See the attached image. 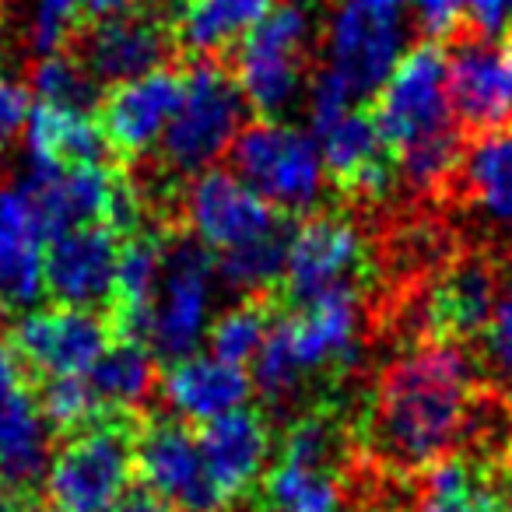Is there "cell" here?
Instances as JSON below:
<instances>
[{"mask_svg":"<svg viewBox=\"0 0 512 512\" xmlns=\"http://www.w3.org/2000/svg\"><path fill=\"white\" fill-rule=\"evenodd\" d=\"M232 169L281 214L313 211L323 197L327 165L309 134L285 123L260 120L246 127L228 148Z\"/></svg>","mask_w":512,"mask_h":512,"instance_id":"8992f818","label":"cell"},{"mask_svg":"<svg viewBox=\"0 0 512 512\" xmlns=\"http://www.w3.org/2000/svg\"><path fill=\"white\" fill-rule=\"evenodd\" d=\"M39 411H43L46 425L57 428V432L71 435L78 428L92 425L99 414H106L109 407L99 404L88 376H57V379H43L39 383Z\"/></svg>","mask_w":512,"mask_h":512,"instance_id":"836d02e7","label":"cell"},{"mask_svg":"<svg viewBox=\"0 0 512 512\" xmlns=\"http://www.w3.org/2000/svg\"><path fill=\"white\" fill-rule=\"evenodd\" d=\"M22 386H29L22 358L15 355V348H11L8 337H0V393L22 390Z\"/></svg>","mask_w":512,"mask_h":512,"instance_id":"b9f144b4","label":"cell"},{"mask_svg":"<svg viewBox=\"0 0 512 512\" xmlns=\"http://www.w3.org/2000/svg\"><path fill=\"white\" fill-rule=\"evenodd\" d=\"M102 141L99 123L92 113H74L50 102H39L29 113V162L32 165H81V162H102Z\"/></svg>","mask_w":512,"mask_h":512,"instance_id":"4316f807","label":"cell"},{"mask_svg":"<svg viewBox=\"0 0 512 512\" xmlns=\"http://www.w3.org/2000/svg\"><path fill=\"white\" fill-rule=\"evenodd\" d=\"M271 4L274 0H179L172 32L186 53L214 57L239 43L271 11Z\"/></svg>","mask_w":512,"mask_h":512,"instance_id":"484cf974","label":"cell"},{"mask_svg":"<svg viewBox=\"0 0 512 512\" xmlns=\"http://www.w3.org/2000/svg\"><path fill=\"white\" fill-rule=\"evenodd\" d=\"M505 4H509V22H512V0H505ZM505 29H509V25H505Z\"/></svg>","mask_w":512,"mask_h":512,"instance_id":"7dc6e473","label":"cell"},{"mask_svg":"<svg viewBox=\"0 0 512 512\" xmlns=\"http://www.w3.org/2000/svg\"><path fill=\"white\" fill-rule=\"evenodd\" d=\"M278 323V299L274 295H249L235 309H228L211 327V355L228 365H246L260 355L267 334Z\"/></svg>","mask_w":512,"mask_h":512,"instance_id":"f546056e","label":"cell"},{"mask_svg":"<svg viewBox=\"0 0 512 512\" xmlns=\"http://www.w3.org/2000/svg\"><path fill=\"white\" fill-rule=\"evenodd\" d=\"M358 362V292H330L281 316L253 358V386L260 397L281 404L299 393L316 372H348Z\"/></svg>","mask_w":512,"mask_h":512,"instance_id":"7a4b0ae2","label":"cell"},{"mask_svg":"<svg viewBox=\"0 0 512 512\" xmlns=\"http://www.w3.org/2000/svg\"><path fill=\"white\" fill-rule=\"evenodd\" d=\"M95 397L109 411H134L155 390V355L148 344L116 337L88 372Z\"/></svg>","mask_w":512,"mask_h":512,"instance_id":"83f0119b","label":"cell"},{"mask_svg":"<svg viewBox=\"0 0 512 512\" xmlns=\"http://www.w3.org/2000/svg\"><path fill=\"white\" fill-rule=\"evenodd\" d=\"M29 113V88L18 85V81L0 78V158L11 148L18 130L29 123Z\"/></svg>","mask_w":512,"mask_h":512,"instance_id":"74e56055","label":"cell"},{"mask_svg":"<svg viewBox=\"0 0 512 512\" xmlns=\"http://www.w3.org/2000/svg\"><path fill=\"white\" fill-rule=\"evenodd\" d=\"M344 446H348V428L337 418L334 407L320 404L309 407L288 425L285 439H281V460L334 474L337 463L344 460Z\"/></svg>","mask_w":512,"mask_h":512,"instance_id":"4dcf8cb0","label":"cell"},{"mask_svg":"<svg viewBox=\"0 0 512 512\" xmlns=\"http://www.w3.org/2000/svg\"><path fill=\"white\" fill-rule=\"evenodd\" d=\"M109 512H172V505L158 491H151L148 484H130Z\"/></svg>","mask_w":512,"mask_h":512,"instance_id":"60d3db41","label":"cell"},{"mask_svg":"<svg viewBox=\"0 0 512 512\" xmlns=\"http://www.w3.org/2000/svg\"><path fill=\"white\" fill-rule=\"evenodd\" d=\"M32 92L39 102H50L60 109H74V113H95L102 102L99 81L81 67L78 57L67 53H46L32 71Z\"/></svg>","mask_w":512,"mask_h":512,"instance_id":"d6a6232c","label":"cell"},{"mask_svg":"<svg viewBox=\"0 0 512 512\" xmlns=\"http://www.w3.org/2000/svg\"><path fill=\"white\" fill-rule=\"evenodd\" d=\"M46 456H50L46 418L29 386L0 393V481L32 491V484L46 470Z\"/></svg>","mask_w":512,"mask_h":512,"instance_id":"d4e9b609","label":"cell"},{"mask_svg":"<svg viewBox=\"0 0 512 512\" xmlns=\"http://www.w3.org/2000/svg\"><path fill=\"white\" fill-rule=\"evenodd\" d=\"M253 379L242 372V365H228L214 355H190L183 362H172L162 379V397L179 418L211 421L246 404Z\"/></svg>","mask_w":512,"mask_h":512,"instance_id":"cb8c5ba5","label":"cell"},{"mask_svg":"<svg viewBox=\"0 0 512 512\" xmlns=\"http://www.w3.org/2000/svg\"><path fill=\"white\" fill-rule=\"evenodd\" d=\"M309 43V8L299 0L271 4L260 22L235 43V81L256 113L288 109L302 85V50Z\"/></svg>","mask_w":512,"mask_h":512,"instance_id":"ba28073f","label":"cell"},{"mask_svg":"<svg viewBox=\"0 0 512 512\" xmlns=\"http://www.w3.org/2000/svg\"><path fill=\"white\" fill-rule=\"evenodd\" d=\"M134 411H106L67 435L53 456L46 491L60 512H109L134 474Z\"/></svg>","mask_w":512,"mask_h":512,"instance_id":"3957f363","label":"cell"},{"mask_svg":"<svg viewBox=\"0 0 512 512\" xmlns=\"http://www.w3.org/2000/svg\"><path fill=\"white\" fill-rule=\"evenodd\" d=\"M292 225H281L278 232L264 235V239L246 242L239 249L221 253L218 271L235 292L249 295H278L281 281H285L288 264V242H292Z\"/></svg>","mask_w":512,"mask_h":512,"instance_id":"f1b7e54d","label":"cell"},{"mask_svg":"<svg viewBox=\"0 0 512 512\" xmlns=\"http://www.w3.org/2000/svg\"><path fill=\"white\" fill-rule=\"evenodd\" d=\"M0 512H39L32 491L25 488H11V484L0 481Z\"/></svg>","mask_w":512,"mask_h":512,"instance_id":"ee69618b","label":"cell"},{"mask_svg":"<svg viewBox=\"0 0 512 512\" xmlns=\"http://www.w3.org/2000/svg\"><path fill=\"white\" fill-rule=\"evenodd\" d=\"M8 341L22 358L29 383H43L57 376H88L116 334L109 316H99V309L60 306L22 316Z\"/></svg>","mask_w":512,"mask_h":512,"instance_id":"30bf717a","label":"cell"},{"mask_svg":"<svg viewBox=\"0 0 512 512\" xmlns=\"http://www.w3.org/2000/svg\"><path fill=\"white\" fill-rule=\"evenodd\" d=\"M214 274V249L190 228L165 232L162 285L151 306L148 348L162 362H183L207 327V288Z\"/></svg>","mask_w":512,"mask_h":512,"instance_id":"52a82bcc","label":"cell"},{"mask_svg":"<svg viewBox=\"0 0 512 512\" xmlns=\"http://www.w3.org/2000/svg\"><path fill=\"white\" fill-rule=\"evenodd\" d=\"M449 102L470 134H484L512 123V74L505 46L481 36L460 39L449 53Z\"/></svg>","mask_w":512,"mask_h":512,"instance_id":"ffe728a7","label":"cell"},{"mask_svg":"<svg viewBox=\"0 0 512 512\" xmlns=\"http://www.w3.org/2000/svg\"><path fill=\"white\" fill-rule=\"evenodd\" d=\"M46 292V239L22 186H0V316Z\"/></svg>","mask_w":512,"mask_h":512,"instance_id":"7402d4cb","label":"cell"},{"mask_svg":"<svg viewBox=\"0 0 512 512\" xmlns=\"http://www.w3.org/2000/svg\"><path fill=\"white\" fill-rule=\"evenodd\" d=\"M246 95L235 74L211 57H200L183 74V99L162 134V162L176 176H197L211 169L242 134Z\"/></svg>","mask_w":512,"mask_h":512,"instance_id":"277c9868","label":"cell"},{"mask_svg":"<svg viewBox=\"0 0 512 512\" xmlns=\"http://www.w3.org/2000/svg\"><path fill=\"white\" fill-rule=\"evenodd\" d=\"M351 99H355V95H351L348 81L327 67V71L316 78L313 95H309V116H313L316 137H320L323 130H330L337 120H344V116L351 113Z\"/></svg>","mask_w":512,"mask_h":512,"instance_id":"8d00e7d4","label":"cell"},{"mask_svg":"<svg viewBox=\"0 0 512 512\" xmlns=\"http://www.w3.org/2000/svg\"><path fill=\"white\" fill-rule=\"evenodd\" d=\"M477 341H481V369L491 390L512 404V285L502 292L495 316Z\"/></svg>","mask_w":512,"mask_h":512,"instance_id":"e575fe53","label":"cell"},{"mask_svg":"<svg viewBox=\"0 0 512 512\" xmlns=\"http://www.w3.org/2000/svg\"><path fill=\"white\" fill-rule=\"evenodd\" d=\"M179 99H183V74L169 67L109 85L95 109V123H99L106 148L120 158H141L165 134L179 109Z\"/></svg>","mask_w":512,"mask_h":512,"instance_id":"2e32d148","label":"cell"},{"mask_svg":"<svg viewBox=\"0 0 512 512\" xmlns=\"http://www.w3.org/2000/svg\"><path fill=\"white\" fill-rule=\"evenodd\" d=\"M369 246L362 232L341 214H309L288 242L281 295L292 306H309L330 292H358L369 278Z\"/></svg>","mask_w":512,"mask_h":512,"instance_id":"9c48e42d","label":"cell"},{"mask_svg":"<svg viewBox=\"0 0 512 512\" xmlns=\"http://www.w3.org/2000/svg\"><path fill=\"white\" fill-rule=\"evenodd\" d=\"M260 502L285 512H341L344 491L334 474L278 460L271 474L260 477Z\"/></svg>","mask_w":512,"mask_h":512,"instance_id":"1f68e13d","label":"cell"},{"mask_svg":"<svg viewBox=\"0 0 512 512\" xmlns=\"http://www.w3.org/2000/svg\"><path fill=\"white\" fill-rule=\"evenodd\" d=\"M512 463L449 453L428 463L414 488V512H509Z\"/></svg>","mask_w":512,"mask_h":512,"instance_id":"d6986e66","label":"cell"},{"mask_svg":"<svg viewBox=\"0 0 512 512\" xmlns=\"http://www.w3.org/2000/svg\"><path fill=\"white\" fill-rule=\"evenodd\" d=\"M421 11V25H425L428 39H442L460 32V0H414Z\"/></svg>","mask_w":512,"mask_h":512,"instance_id":"ab89813d","label":"cell"},{"mask_svg":"<svg viewBox=\"0 0 512 512\" xmlns=\"http://www.w3.org/2000/svg\"><path fill=\"white\" fill-rule=\"evenodd\" d=\"M505 292L502 260L491 253H463L439 267L425 299V341L467 344L484 334Z\"/></svg>","mask_w":512,"mask_h":512,"instance_id":"7c38bea8","label":"cell"},{"mask_svg":"<svg viewBox=\"0 0 512 512\" xmlns=\"http://www.w3.org/2000/svg\"><path fill=\"white\" fill-rule=\"evenodd\" d=\"M253 512H285V509H278V505H267V502H256Z\"/></svg>","mask_w":512,"mask_h":512,"instance_id":"f6af8a7d","label":"cell"},{"mask_svg":"<svg viewBox=\"0 0 512 512\" xmlns=\"http://www.w3.org/2000/svg\"><path fill=\"white\" fill-rule=\"evenodd\" d=\"M386 148L397 151L432 137L453 134L456 113L449 102V53L442 39H425L400 57L369 109Z\"/></svg>","mask_w":512,"mask_h":512,"instance_id":"5b68a950","label":"cell"},{"mask_svg":"<svg viewBox=\"0 0 512 512\" xmlns=\"http://www.w3.org/2000/svg\"><path fill=\"white\" fill-rule=\"evenodd\" d=\"M137 4H141V0H81V29H88V25L102 22V18L123 15V11L137 8Z\"/></svg>","mask_w":512,"mask_h":512,"instance_id":"7bdbcfd3","label":"cell"},{"mask_svg":"<svg viewBox=\"0 0 512 512\" xmlns=\"http://www.w3.org/2000/svg\"><path fill=\"white\" fill-rule=\"evenodd\" d=\"M120 232L109 225H81L46 246V292L60 306H109L120 260Z\"/></svg>","mask_w":512,"mask_h":512,"instance_id":"ac0fdd59","label":"cell"},{"mask_svg":"<svg viewBox=\"0 0 512 512\" xmlns=\"http://www.w3.org/2000/svg\"><path fill=\"white\" fill-rule=\"evenodd\" d=\"M505 64H509V74H512V46L505 43Z\"/></svg>","mask_w":512,"mask_h":512,"instance_id":"bcb514c9","label":"cell"},{"mask_svg":"<svg viewBox=\"0 0 512 512\" xmlns=\"http://www.w3.org/2000/svg\"><path fill=\"white\" fill-rule=\"evenodd\" d=\"M197 442L207 474L218 484L225 502L246 495L256 477L264 474V463L271 456V428L264 414L249 407H235V411L204 421Z\"/></svg>","mask_w":512,"mask_h":512,"instance_id":"44dd1931","label":"cell"},{"mask_svg":"<svg viewBox=\"0 0 512 512\" xmlns=\"http://www.w3.org/2000/svg\"><path fill=\"white\" fill-rule=\"evenodd\" d=\"M134 470L179 512H221L228 505L207 474L197 435L172 418L144 421L137 428Z\"/></svg>","mask_w":512,"mask_h":512,"instance_id":"8fae6325","label":"cell"},{"mask_svg":"<svg viewBox=\"0 0 512 512\" xmlns=\"http://www.w3.org/2000/svg\"><path fill=\"white\" fill-rule=\"evenodd\" d=\"M463 211L488 232L498 253L512 260V123L474 134L463 144L453 179Z\"/></svg>","mask_w":512,"mask_h":512,"instance_id":"e0dca14e","label":"cell"},{"mask_svg":"<svg viewBox=\"0 0 512 512\" xmlns=\"http://www.w3.org/2000/svg\"><path fill=\"white\" fill-rule=\"evenodd\" d=\"M460 11L470 25V36L495 39L509 25V4L505 0H460Z\"/></svg>","mask_w":512,"mask_h":512,"instance_id":"f35d334b","label":"cell"},{"mask_svg":"<svg viewBox=\"0 0 512 512\" xmlns=\"http://www.w3.org/2000/svg\"><path fill=\"white\" fill-rule=\"evenodd\" d=\"M186 218H190V232L218 253L239 249L288 225L285 214L267 204L253 186L242 183L235 172L221 169L197 172L186 193Z\"/></svg>","mask_w":512,"mask_h":512,"instance_id":"9a60e30c","label":"cell"},{"mask_svg":"<svg viewBox=\"0 0 512 512\" xmlns=\"http://www.w3.org/2000/svg\"><path fill=\"white\" fill-rule=\"evenodd\" d=\"M320 155L337 190L358 200H383L397 179L393 151L383 144L369 113H348L320 134Z\"/></svg>","mask_w":512,"mask_h":512,"instance_id":"603a6c76","label":"cell"},{"mask_svg":"<svg viewBox=\"0 0 512 512\" xmlns=\"http://www.w3.org/2000/svg\"><path fill=\"white\" fill-rule=\"evenodd\" d=\"M477 393L481 379L463 344L421 341L383 372L365 411L362 442L376 463L425 470L467 439Z\"/></svg>","mask_w":512,"mask_h":512,"instance_id":"6da1fadb","label":"cell"},{"mask_svg":"<svg viewBox=\"0 0 512 512\" xmlns=\"http://www.w3.org/2000/svg\"><path fill=\"white\" fill-rule=\"evenodd\" d=\"M74 43H78L81 67L95 81L120 85V81L158 71L176 46V32H172V18L158 15L155 8H130L81 29Z\"/></svg>","mask_w":512,"mask_h":512,"instance_id":"4fadbf2b","label":"cell"},{"mask_svg":"<svg viewBox=\"0 0 512 512\" xmlns=\"http://www.w3.org/2000/svg\"><path fill=\"white\" fill-rule=\"evenodd\" d=\"M39 512H60V509H39Z\"/></svg>","mask_w":512,"mask_h":512,"instance_id":"c3c4849f","label":"cell"},{"mask_svg":"<svg viewBox=\"0 0 512 512\" xmlns=\"http://www.w3.org/2000/svg\"><path fill=\"white\" fill-rule=\"evenodd\" d=\"M404 57L400 11L372 0H344L330 25V71L348 81L351 95H376Z\"/></svg>","mask_w":512,"mask_h":512,"instance_id":"5bb4252c","label":"cell"},{"mask_svg":"<svg viewBox=\"0 0 512 512\" xmlns=\"http://www.w3.org/2000/svg\"><path fill=\"white\" fill-rule=\"evenodd\" d=\"M509 512H512V509H509Z\"/></svg>","mask_w":512,"mask_h":512,"instance_id":"681fc988","label":"cell"},{"mask_svg":"<svg viewBox=\"0 0 512 512\" xmlns=\"http://www.w3.org/2000/svg\"><path fill=\"white\" fill-rule=\"evenodd\" d=\"M81 29V0H39L32 43L43 53H60Z\"/></svg>","mask_w":512,"mask_h":512,"instance_id":"d590c367","label":"cell"}]
</instances>
